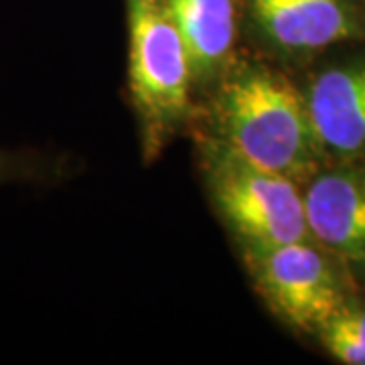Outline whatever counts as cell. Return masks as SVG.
I'll return each mask as SVG.
<instances>
[{
	"label": "cell",
	"instance_id": "obj_8",
	"mask_svg": "<svg viewBox=\"0 0 365 365\" xmlns=\"http://www.w3.org/2000/svg\"><path fill=\"white\" fill-rule=\"evenodd\" d=\"M187 47L195 83L225 71L235 43L234 0H163Z\"/></svg>",
	"mask_w": 365,
	"mask_h": 365
},
{
	"label": "cell",
	"instance_id": "obj_2",
	"mask_svg": "<svg viewBox=\"0 0 365 365\" xmlns=\"http://www.w3.org/2000/svg\"><path fill=\"white\" fill-rule=\"evenodd\" d=\"M128 83L148 160L160 155L191 114L193 71L163 0H126Z\"/></svg>",
	"mask_w": 365,
	"mask_h": 365
},
{
	"label": "cell",
	"instance_id": "obj_10",
	"mask_svg": "<svg viewBox=\"0 0 365 365\" xmlns=\"http://www.w3.org/2000/svg\"><path fill=\"white\" fill-rule=\"evenodd\" d=\"M57 175V165L53 160L41 158L31 153H16L0 148V185L6 182L41 181Z\"/></svg>",
	"mask_w": 365,
	"mask_h": 365
},
{
	"label": "cell",
	"instance_id": "obj_6",
	"mask_svg": "<svg viewBox=\"0 0 365 365\" xmlns=\"http://www.w3.org/2000/svg\"><path fill=\"white\" fill-rule=\"evenodd\" d=\"M250 13L262 39L284 53L319 51L357 35L345 0H250Z\"/></svg>",
	"mask_w": 365,
	"mask_h": 365
},
{
	"label": "cell",
	"instance_id": "obj_7",
	"mask_svg": "<svg viewBox=\"0 0 365 365\" xmlns=\"http://www.w3.org/2000/svg\"><path fill=\"white\" fill-rule=\"evenodd\" d=\"M304 98L323 150L365 155V61L319 73Z\"/></svg>",
	"mask_w": 365,
	"mask_h": 365
},
{
	"label": "cell",
	"instance_id": "obj_3",
	"mask_svg": "<svg viewBox=\"0 0 365 365\" xmlns=\"http://www.w3.org/2000/svg\"><path fill=\"white\" fill-rule=\"evenodd\" d=\"M209 195L242 248L311 240L299 182L250 163L211 138L203 148Z\"/></svg>",
	"mask_w": 365,
	"mask_h": 365
},
{
	"label": "cell",
	"instance_id": "obj_9",
	"mask_svg": "<svg viewBox=\"0 0 365 365\" xmlns=\"http://www.w3.org/2000/svg\"><path fill=\"white\" fill-rule=\"evenodd\" d=\"M323 345L337 361L365 365V311L347 307L319 329Z\"/></svg>",
	"mask_w": 365,
	"mask_h": 365
},
{
	"label": "cell",
	"instance_id": "obj_5",
	"mask_svg": "<svg viewBox=\"0 0 365 365\" xmlns=\"http://www.w3.org/2000/svg\"><path fill=\"white\" fill-rule=\"evenodd\" d=\"M311 240L365 278V169L314 175L304 193Z\"/></svg>",
	"mask_w": 365,
	"mask_h": 365
},
{
	"label": "cell",
	"instance_id": "obj_1",
	"mask_svg": "<svg viewBox=\"0 0 365 365\" xmlns=\"http://www.w3.org/2000/svg\"><path fill=\"white\" fill-rule=\"evenodd\" d=\"M213 122L217 140L262 169L297 182L317 175L323 146L307 98L272 69H234L215 96Z\"/></svg>",
	"mask_w": 365,
	"mask_h": 365
},
{
	"label": "cell",
	"instance_id": "obj_4",
	"mask_svg": "<svg viewBox=\"0 0 365 365\" xmlns=\"http://www.w3.org/2000/svg\"><path fill=\"white\" fill-rule=\"evenodd\" d=\"M242 250L260 297L287 325L319 331L345 309L339 276L313 240Z\"/></svg>",
	"mask_w": 365,
	"mask_h": 365
}]
</instances>
